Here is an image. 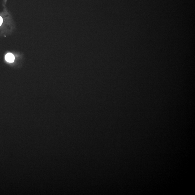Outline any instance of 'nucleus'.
Segmentation results:
<instances>
[{
  "mask_svg": "<svg viewBox=\"0 0 195 195\" xmlns=\"http://www.w3.org/2000/svg\"><path fill=\"white\" fill-rule=\"evenodd\" d=\"M14 55L11 53H8L5 56V59L8 62L13 63L14 62Z\"/></svg>",
  "mask_w": 195,
  "mask_h": 195,
  "instance_id": "f257e3e1",
  "label": "nucleus"
},
{
  "mask_svg": "<svg viewBox=\"0 0 195 195\" xmlns=\"http://www.w3.org/2000/svg\"><path fill=\"white\" fill-rule=\"evenodd\" d=\"M3 22V20L1 17L0 16V27L1 26Z\"/></svg>",
  "mask_w": 195,
  "mask_h": 195,
  "instance_id": "f03ea898",
  "label": "nucleus"
}]
</instances>
